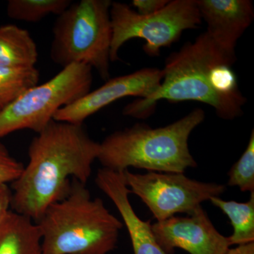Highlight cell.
<instances>
[{
	"label": "cell",
	"mask_w": 254,
	"mask_h": 254,
	"mask_svg": "<svg viewBox=\"0 0 254 254\" xmlns=\"http://www.w3.org/2000/svg\"><path fill=\"white\" fill-rule=\"evenodd\" d=\"M227 185L237 187L242 191L254 192V131L243 154L228 173Z\"/></svg>",
	"instance_id": "18"
},
{
	"label": "cell",
	"mask_w": 254,
	"mask_h": 254,
	"mask_svg": "<svg viewBox=\"0 0 254 254\" xmlns=\"http://www.w3.org/2000/svg\"><path fill=\"white\" fill-rule=\"evenodd\" d=\"M113 38L110 60L118 61L120 48L134 38L144 40L143 50L151 57L178 41L182 33L201 23L196 0H173L158 12L142 15L126 3L112 2L110 7Z\"/></svg>",
	"instance_id": "7"
},
{
	"label": "cell",
	"mask_w": 254,
	"mask_h": 254,
	"mask_svg": "<svg viewBox=\"0 0 254 254\" xmlns=\"http://www.w3.org/2000/svg\"><path fill=\"white\" fill-rule=\"evenodd\" d=\"M210 201L230 219L233 233L228 237L230 246L245 245L254 242V192L246 203L222 200L213 197Z\"/></svg>",
	"instance_id": "15"
},
{
	"label": "cell",
	"mask_w": 254,
	"mask_h": 254,
	"mask_svg": "<svg viewBox=\"0 0 254 254\" xmlns=\"http://www.w3.org/2000/svg\"><path fill=\"white\" fill-rule=\"evenodd\" d=\"M236 60V53L224 50L205 31L167 58L158 89L127 104L123 115L148 118L159 102L165 100L199 102L210 105L224 120L240 118L247 99L232 70Z\"/></svg>",
	"instance_id": "1"
},
{
	"label": "cell",
	"mask_w": 254,
	"mask_h": 254,
	"mask_svg": "<svg viewBox=\"0 0 254 254\" xmlns=\"http://www.w3.org/2000/svg\"><path fill=\"white\" fill-rule=\"evenodd\" d=\"M93 81L91 66L73 64L49 81L30 88L0 112V139L21 130L40 133L60 109L88 94Z\"/></svg>",
	"instance_id": "6"
},
{
	"label": "cell",
	"mask_w": 254,
	"mask_h": 254,
	"mask_svg": "<svg viewBox=\"0 0 254 254\" xmlns=\"http://www.w3.org/2000/svg\"><path fill=\"white\" fill-rule=\"evenodd\" d=\"M11 190L7 185H0V225L11 211Z\"/></svg>",
	"instance_id": "21"
},
{
	"label": "cell",
	"mask_w": 254,
	"mask_h": 254,
	"mask_svg": "<svg viewBox=\"0 0 254 254\" xmlns=\"http://www.w3.org/2000/svg\"><path fill=\"white\" fill-rule=\"evenodd\" d=\"M95 183L118 209L129 234L133 254H167L155 240L151 224L142 220L131 206L128 199L130 191L123 172L100 169L95 177Z\"/></svg>",
	"instance_id": "12"
},
{
	"label": "cell",
	"mask_w": 254,
	"mask_h": 254,
	"mask_svg": "<svg viewBox=\"0 0 254 254\" xmlns=\"http://www.w3.org/2000/svg\"><path fill=\"white\" fill-rule=\"evenodd\" d=\"M151 229L167 254H173L177 248L190 254H227L231 247L228 237L215 229L201 205L187 216L151 224Z\"/></svg>",
	"instance_id": "9"
},
{
	"label": "cell",
	"mask_w": 254,
	"mask_h": 254,
	"mask_svg": "<svg viewBox=\"0 0 254 254\" xmlns=\"http://www.w3.org/2000/svg\"><path fill=\"white\" fill-rule=\"evenodd\" d=\"M227 254H254V242L230 249Z\"/></svg>",
	"instance_id": "22"
},
{
	"label": "cell",
	"mask_w": 254,
	"mask_h": 254,
	"mask_svg": "<svg viewBox=\"0 0 254 254\" xmlns=\"http://www.w3.org/2000/svg\"><path fill=\"white\" fill-rule=\"evenodd\" d=\"M168 2V0H133L131 4L138 14L149 15L163 9Z\"/></svg>",
	"instance_id": "20"
},
{
	"label": "cell",
	"mask_w": 254,
	"mask_h": 254,
	"mask_svg": "<svg viewBox=\"0 0 254 254\" xmlns=\"http://www.w3.org/2000/svg\"><path fill=\"white\" fill-rule=\"evenodd\" d=\"M200 108L170 124L153 128L136 124L113 132L100 143L99 160L103 168L124 172L129 168L148 172L185 173L197 163L190 154L189 138L205 120Z\"/></svg>",
	"instance_id": "3"
},
{
	"label": "cell",
	"mask_w": 254,
	"mask_h": 254,
	"mask_svg": "<svg viewBox=\"0 0 254 254\" xmlns=\"http://www.w3.org/2000/svg\"><path fill=\"white\" fill-rule=\"evenodd\" d=\"M23 164L11 156L2 145L0 144V185L13 183L22 173Z\"/></svg>",
	"instance_id": "19"
},
{
	"label": "cell",
	"mask_w": 254,
	"mask_h": 254,
	"mask_svg": "<svg viewBox=\"0 0 254 254\" xmlns=\"http://www.w3.org/2000/svg\"><path fill=\"white\" fill-rule=\"evenodd\" d=\"M110 0H81L58 16L50 46L52 61L63 68L85 64L110 79L113 29Z\"/></svg>",
	"instance_id": "5"
},
{
	"label": "cell",
	"mask_w": 254,
	"mask_h": 254,
	"mask_svg": "<svg viewBox=\"0 0 254 254\" xmlns=\"http://www.w3.org/2000/svg\"><path fill=\"white\" fill-rule=\"evenodd\" d=\"M163 78V70L145 68L129 74L110 78L103 86L60 109L53 120L83 125L87 118L117 100L128 96L147 98L158 89Z\"/></svg>",
	"instance_id": "10"
},
{
	"label": "cell",
	"mask_w": 254,
	"mask_h": 254,
	"mask_svg": "<svg viewBox=\"0 0 254 254\" xmlns=\"http://www.w3.org/2000/svg\"><path fill=\"white\" fill-rule=\"evenodd\" d=\"M38 59L36 42L27 30L14 24L0 26V66L36 67Z\"/></svg>",
	"instance_id": "14"
},
{
	"label": "cell",
	"mask_w": 254,
	"mask_h": 254,
	"mask_svg": "<svg viewBox=\"0 0 254 254\" xmlns=\"http://www.w3.org/2000/svg\"><path fill=\"white\" fill-rule=\"evenodd\" d=\"M123 175L130 193L141 198L157 221L177 213L190 215L203 202L219 197L226 190L225 185L196 181L184 173L135 174L126 170Z\"/></svg>",
	"instance_id": "8"
},
{
	"label": "cell",
	"mask_w": 254,
	"mask_h": 254,
	"mask_svg": "<svg viewBox=\"0 0 254 254\" xmlns=\"http://www.w3.org/2000/svg\"><path fill=\"white\" fill-rule=\"evenodd\" d=\"M202 21L207 24V33L214 41L232 53L237 42L254 18L250 0H196Z\"/></svg>",
	"instance_id": "11"
},
{
	"label": "cell",
	"mask_w": 254,
	"mask_h": 254,
	"mask_svg": "<svg viewBox=\"0 0 254 254\" xmlns=\"http://www.w3.org/2000/svg\"><path fill=\"white\" fill-rule=\"evenodd\" d=\"M43 254H108L115 250L123 223L86 185L73 180L69 193L36 222Z\"/></svg>",
	"instance_id": "4"
},
{
	"label": "cell",
	"mask_w": 254,
	"mask_h": 254,
	"mask_svg": "<svg viewBox=\"0 0 254 254\" xmlns=\"http://www.w3.org/2000/svg\"><path fill=\"white\" fill-rule=\"evenodd\" d=\"M100 143L83 125L53 120L32 139L28 162L12 183L11 208L36 222L50 205L66 196L70 179L86 185Z\"/></svg>",
	"instance_id": "2"
},
{
	"label": "cell",
	"mask_w": 254,
	"mask_h": 254,
	"mask_svg": "<svg viewBox=\"0 0 254 254\" xmlns=\"http://www.w3.org/2000/svg\"><path fill=\"white\" fill-rule=\"evenodd\" d=\"M36 67L12 68L0 66V112L9 106L26 91L38 84Z\"/></svg>",
	"instance_id": "16"
},
{
	"label": "cell",
	"mask_w": 254,
	"mask_h": 254,
	"mask_svg": "<svg viewBox=\"0 0 254 254\" xmlns=\"http://www.w3.org/2000/svg\"><path fill=\"white\" fill-rule=\"evenodd\" d=\"M71 2V0H9L6 13L12 19L36 23L50 15L59 16Z\"/></svg>",
	"instance_id": "17"
},
{
	"label": "cell",
	"mask_w": 254,
	"mask_h": 254,
	"mask_svg": "<svg viewBox=\"0 0 254 254\" xmlns=\"http://www.w3.org/2000/svg\"><path fill=\"white\" fill-rule=\"evenodd\" d=\"M0 254H43L36 222L11 210L0 225Z\"/></svg>",
	"instance_id": "13"
}]
</instances>
